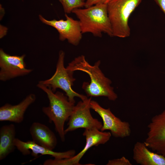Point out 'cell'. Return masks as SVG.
Here are the masks:
<instances>
[{"mask_svg": "<svg viewBox=\"0 0 165 165\" xmlns=\"http://www.w3.org/2000/svg\"><path fill=\"white\" fill-rule=\"evenodd\" d=\"M29 131L32 141L37 144L51 150L56 147L57 143L56 136L45 125L34 122L31 125Z\"/></svg>", "mask_w": 165, "mask_h": 165, "instance_id": "obj_14", "label": "cell"}, {"mask_svg": "<svg viewBox=\"0 0 165 165\" xmlns=\"http://www.w3.org/2000/svg\"><path fill=\"white\" fill-rule=\"evenodd\" d=\"M91 97L79 101L75 105L68 119V127L64 130L68 133L79 128L85 129H97L101 130L102 123L92 116L90 109Z\"/></svg>", "mask_w": 165, "mask_h": 165, "instance_id": "obj_6", "label": "cell"}, {"mask_svg": "<svg viewBox=\"0 0 165 165\" xmlns=\"http://www.w3.org/2000/svg\"><path fill=\"white\" fill-rule=\"evenodd\" d=\"M72 13L78 18L82 34L89 33L94 36L101 37L104 33L113 36L107 4H99L84 9L76 8Z\"/></svg>", "mask_w": 165, "mask_h": 165, "instance_id": "obj_3", "label": "cell"}, {"mask_svg": "<svg viewBox=\"0 0 165 165\" xmlns=\"http://www.w3.org/2000/svg\"><path fill=\"white\" fill-rule=\"evenodd\" d=\"M82 0L83 2H84L86 1V0Z\"/></svg>", "mask_w": 165, "mask_h": 165, "instance_id": "obj_21", "label": "cell"}, {"mask_svg": "<svg viewBox=\"0 0 165 165\" xmlns=\"http://www.w3.org/2000/svg\"><path fill=\"white\" fill-rule=\"evenodd\" d=\"M35 94L27 95L21 102L16 105L6 103L0 108V121H9L16 123H21L27 109L36 100Z\"/></svg>", "mask_w": 165, "mask_h": 165, "instance_id": "obj_13", "label": "cell"}, {"mask_svg": "<svg viewBox=\"0 0 165 165\" xmlns=\"http://www.w3.org/2000/svg\"><path fill=\"white\" fill-rule=\"evenodd\" d=\"M14 143L16 147L23 155H27L31 153L35 157L40 154L41 155H50L54 159L60 160L70 158L75 155L74 150L63 152H54L37 144L33 141H24L16 138Z\"/></svg>", "mask_w": 165, "mask_h": 165, "instance_id": "obj_12", "label": "cell"}, {"mask_svg": "<svg viewBox=\"0 0 165 165\" xmlns=\"http://www.w3.org/2000/svg\"><path fill=\"white\" fill-rule=\"evenodd\" d=\"M16 129L14 124L5 125L0 129V160L5 159L13 152L16 146L14 144Z\"/></svg>", "mask_w": 165, "mask_h": 165, "instance_id": "obj_16", "label": "cell"}, {"mask_svg": "<svg viewBox=\"0 0 165 165\" xmlns=\"http://www.w3.org/2000/svg\"><path fill=\"white\" fill-rule=\"evenodd\" d=\"M100 60L93 65L86 60L84 56L82 55L75 58L68 64L66 68L73 72L80 71L87 73L90 76L89 82H84L82 88L87 97L104 96L112 101L117 98V94L111 86L112 81L106 77L100 69Z\"/></svg>", "mask_w": 165, "mask_h": 165, "instance_id": "obj_1", "label": "cell"}, {"mask_svg": "<svg viewBox=\"0 0 165 165\" xmlns=\"http://www.w3.org/2000/svg\"><path fill=\"white\" fill-rule=\"evenodd\" d=\"M133 159L141 165H165V156L151 151L144 142L138 141L133 148Z\"/></svg>", "mask_w": 165, "mask_h": 165, "instance_id": "obj_15", "label": "cell"}, {"mask_svg": "<svg viewBox=\"0 0 165 165\" xmlns=\"http://www.w3.org/2000/svg\"><path fill=\"white\" fill-rule=\"evenodd\" d=\"M24 54L11 55L0 50V80L6 81L18 77L27 75L33 71L27 68L24 61Z\"/></svg>", "mask_w": 165, "mask_h": 165, "instance_id": "obj_11", "label": "cell"}, {"mask_svg": "<svg viewBox=\"0 0 165 165\" xmlns=\"http://www.w3.org/2000/svg\"><path fill=\"white\" fill-rule=\"evenodd\" d=\"M37 87L46 94L49 100V106L43 107L42 110L47 116L50 122H53L55 130L62 142L65 140L64 125L68 120L73 110L75 104L71 102L67 96L58 91L53 92L51 89L43 84L40 81Z\"/></svg>", "mask_w": 165, "mask_h": 165, "instance_id": "obj_2", "label": "cell"}, {"mask_svg": "<svg viewBox=\"0 0 165 165\" xmlns=\"http://www.w3.org/2000/svg\"><path fill=\"white\" fill-rule=\"evenodd\" d=\"M110 0H86L84 7L88 8L99 4H107Z\"/></svg>", "mask_w": 165, "mask_h": 165, "instance_id": "obj_19", "label": "cell"}, {"mask_svg": "<svg viewBox=\"0 0 165 165\" xmlns=\"http://www.w3.org/2000/svg\"><path fill=\"white\" fill-rule=\"evenodd\" d=\"M62 4L64 12L70 13L75 9L81 8L84 6L85 2L81 0H59Z\"/></svg>", "mask_w": 165, "mask_h": 165, "instance_id": "obj_17", "label": "cell"}, {"mask_svg": "<svg viewBox=\"0 0 165 165\" xmlns=\"http://www.w3.org/2000/svg\"><path fill=\"white\" fill-rule=\"evenodd\" d=\"M64 52L62 50L60 51L54 74L50 79L40 82L50 88L54 92L57 88L61 89L65 93L69 101L75 104V97L80 98L82 101L88 97L85 95L77 93L72 89V86L75 79L73 76L74 72L64 67Z\"/></svg>", "mask_w": 165, "mask_h": 165, "instance_id": "obj_5", "label": "cell"}, {"mask_svg": "<svg viewBox=\"0 0 165 165\" xmlns=\"http://www.w3.org/2000/svg\"><path fill=\"white\" fill-rule=\"evenodd\" d=\"M90 106L91 108L96 112L102 119V126L101 131L109 130L112 135L116 138H124L130 135L131 129L129 123L123 121L116 117L109 108H104L97 102L92 100Z\"/></svg>", "mask_w": 165, "mask_h": 165, "instance_id": "obj_8", "label": "cell"}, {"mask_svg": "<svg viewBox=\"0 0 165 165\" xmlns=\"http://www.w3.org/2000/svg\"><path fill=\"white\" fill-rule=\"evenodd\" d=\"M65 20L53 19L48 20L39 15V18L43 24L51 26L57 30L61 41L67 40L70 44L77 46L82 37V33L79 20H74L65 13Z\"/></svg>", "mask_w": 165, "mask_h": 165, "instance_id": "obj_9", "label": "cell"}, {"mask_svg": "<svg viewBox=\"0 0 165 165\" xmlns=\"http://www.w3.org/2000/svg\"><path fill=\"white\" fill-rule=\"evenodd\" d=\"M107 165H132L130 161L124 156L120 158L110 160L108 161Z\"/></svg>", "mask_w": 165, "mask_h": 165, "instance_id": "obj_18", "label": "cell"}, {"mask_svg": "<svg viewBox=\"0 0 165 165\" xmlns=\"http://www.w3.org/2000/svg\"><path fill=\"white\" fill-rule=\"evenodd\" d=\"M165 14V0H153Z\"/></svg>", "mask_w": 165, "mask_h": 165, "instance_id": "obj_20", "label": "cell"}, {"mask_svg": "<svg viewBox=\"0 0 165 165\" xmlns=\"http://www.w3.org/2000/svg\"><path fill=\"white\" fill-rule=\"evenodd\" d=\"M83 135L85 137L86 144L78 154L68 158L46 160L44 165H80L79 161L86 152L90 148L104 144L109 140L112 136L110 132L102 131L97 129H85Z\"/></svg>", "mask_w": 165, "mask_h": 165, "instance_id": "obj_7", "label": "cell"}, {"mask_svg": "<svg viewBox=\"0 0 165 165\" xmlns=\"http://www.w3.org/2000/svg\"><path fill=\"white\" fill-rule=\"evenodd\" d=\"M142 0H110L107 4L113 36L125 38L130 35L129 17Z\"/></svg>", "mask_w": 165, "mask_h": 165, "instance_id": "obj_4", "label": "cell"}, {"mask_svg": "<svg viewBox=\"0 0 165 165\" xmlns=\"http://www.w3.org/2000/svg\"><path fill=\"white\" fill-rule=\"evenodd\" d=\"M144 141L152 151L165 156V109L152 117Z\"/></svg>", "mask_w": 165, "mask_h": 165, "instance_id": "obj_10", "label": "cell"}]
</instances>
